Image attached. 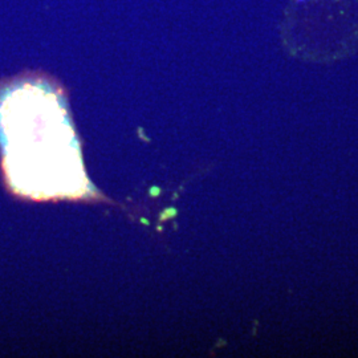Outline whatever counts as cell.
<instances>
[{
    "label": "cell",
    "mask_w": 358,
    "mask_h": 358,
    "mask_svg": "<svg viewBox=\"0 0 358 358\" xmlns=\"http://www.w3.org/2000/svg\"><path fill=\"white\" fill-rule=\"evenodd\" d=\"M0 142L15 192L38 199L85 192L73 129L63 99L50 85L23 81L0 93Z\"/></svg>",
    "instance_id": "6da1fadb"
}]
</instances>
